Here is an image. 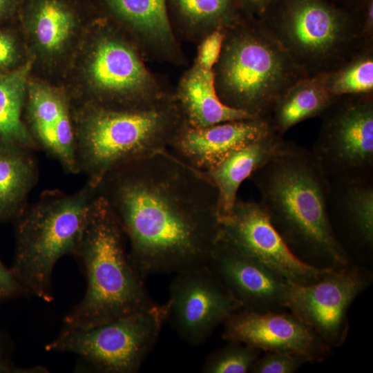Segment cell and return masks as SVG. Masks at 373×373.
I'll list each match as a JSON object with an SVG mask.
<instances>
[{"mask_svg": "<svg viewBox=\"0 0 373 373\" xmlns=\"http://www.w3.org/2000/svg\"><path fill=\"white\" fill-rule=\"evenodd\" d=\"M334 3L350 9V10H356L364 0H330Z\"/></svg>", "mask_w": 373, "mask_h": 373, "instance_id": "8d00e7d4", "label": "cell"}, {"mask_svg": "<svg viewBox=\"0 0 373 373\" xmlns=\"http://www.w3.org/2000/svg\"><path fill=\"white\" fill-rule=\"evenodd\" d=\"M373 46H368L338 69L325 73L327 86L335 97L373 93Z\"/></svg>", "mask_w": 373, "mask_h": 373, "instance_id": "484cf974", "label": "cell"}, {"mask_svg": "<svg viewBox=\"0 0 373 373\" xmlns=\"http://www.w3.org/2000/svg\"><path fill=\"white\" fill-rule=\"evenodd\" d=\"M166 321L191 345L205 342L241 303L208 265L175 274L164 304Z\"/></svg>", "mask_w": 373, "mask_h": 373, "instance_id": "8fae6325", "label": "cell"}, {"mask_svg": "<svg viewBox=\"0 0 373 373\" xmlns=\"http://www.w3.org/2000/svg\"><path fill=\"white\" fill-rule=\"evenodd\" d=\"M23 18L35 45L41 54L54 57L70 44L78 16L68 0H28Z\"/></svg>", "mask_w": 373, "mask_h": 373, "instance_id": "ffe728a7", "label": "cell"}, {"mask_svg": "<svg viewBox=\"0 0 373 373\" xmlns=\"http://www.w3.org/2000/svg\"><path fill=\"white\" fill-rule=\"evenodd\" d=\"M213 72L224 104L264 120L278 97L307 77L260 22L249 17L225 30Z\"/></svg>", "mask_w": 373, "mask_h": 373, "instance_id": "5b68a950", "label": "cell"}, {"mask_svg": "<svg viewBox=\"0 0 373 373\" xmlns=\"http://www.w3.org/2000/svg\"><path fill=\"white\" fill-rule=\"evenodd\" d=\"M271 131L266 121L258 118L228 121L203 127L184 123L168 150L184 164L205 172L232 151Z\"/></svg>", "mask_w": 373, "mask_h": 373, "instance_id": "2e32d148", "label": "cell"}, {"mask_svg": "<svg viewBox=\"0 0 373 373\" xmlns=\"http://www.w3.org/2000/svg\"><path fill=\"white\" fill-rule=\"evenodd\" d=\"M370 271L351 262L330 269L308 285L289 282L285 308L309 327L332 350L348 334V312L356 298L372 283Z\"/></svg>", "mask_w": 373, "mask_h": 373, "instance_id": "30bf717a", "label": "cell"}, {"mask_svg": "<svg viewBox=\"0 0 373 373\" xmlns=\"http://www.w3.org/2000/svg\"><path fill=\"white\" fill-rule=\"evenodd\" d=\"M28 149L0 142V221L14 219L35 180V166Z\"/></svg>", "mask_w": 373, "mask_h": 373, "instance_id": "7402d4cb", "label": "cell"}, {"mask_svg": "<svg viewBox=\"0 0 373 373\" xmlns=\"http://www.w3.org/2000/svg\"><path fill=\"white\" fill-rule=\"evenodd\" d=\"M174 97L185 123L191 126L256 118L224 104L217 93L213 70H205L197 64L183 77Z\"/></svg>", "mask_w": 373, "mask_h": 373, "instance_id": "d6986e66", "label": "cell"}, {"mask_svg": "<svg viewBox=\"0 0 373 373\" xmlns=\"http://www.w3.org/2000/svg\"><path fill=\"white\" fill-rule=\"evenodd\" d=\"M111 10L148 39L169 44L173 35L165 0H106Z\"/></svg>", "mask_w": 373, "mask_h": 373, "instance_id": "cb8c5ba5", "label": "cell"}, {"mask_svg": "<svg viewBox=\"0 0 373 373\" xmlns=\"http://www.w3.org/2000/svg\"><path fill=\"white\" fill-rule=\"evenodd\" d=\"M27 293L15 277L11 269L0 260V303Z\"/></svg>", "mask_w": 373, "mask_h": 373, "instance_id": "1f68e13d", "label": "cell"}, {"mask_svg": "<svg viewBox=\"0 0 373 373\" xmlns=\"http://www.w3.org/2000/svg\"><path fill=\"white\" fill-rule=\"evenodd\" d=\"M19 55V44L14 35L0 30V73L12 66Z\"/></svg>", "mask_w": 373, "mask_h": 373, "instance_id": "4dcf8cb0", "label": "cell"}, {"mask_svg": "<svg viewBox=\"0 0 373 373\" xmlns=\"http://www.w3.org/2000/svg\"><path fill=\"white\" fill-rule=\"evenodd\" d=\"M182 16L193 25L211 31L226 30L248 17L236 0H174Z\"/></svg>", "mask_w": 373, "mask_h": 373, "instance_id": "4316f807", "label": "cell"}, {"mask_svg": "<svg viewBox=\"0 0 373 373\" xmlns=\"http://www.w3.org/2000/svg\"><path fill=\"white\" fill-rule=\"evenodd\" d=\"M86 74L101 104H135L166 95L157 87L137 50L112 34L102 35L94 42Z\"/></svg>", "mask_w": 373, "mask_h": 373, "instance_id": "4fadbf2b", "label": "cell"}, {"mask_svg": "<svg viewBox=\"0 0 373 373\" xmlns=\"http://www.w3.org/2000/svg\"><path fill=\"white\" fill-rule=\"evenodd\" d=\"M31 62L0 74V142L29 149L34 140L21 119Z\"/></svg>", "mask_w": 373, "mask_h": 373, "instance_id": "603a6c76", "label": "cell"}, {"mask_svg": "<svg viewBox=\"0 0 373 373\" xmlns=\"http://www.w3.org/2000/svg\"><path fill=\"white\" fill-rule=\"evenodd\" d=\"M98 189L72 195L47 193L16 218L17 247L11 271L27 293L53 300L52 275L64 256H75L88 223Z\"/></svg>", "mask_w": 373, "mask_h": 373, "instance_id": "52a82bcc", "label": "cell"}, {"mask_svg": "<svg viewBox=\"0 0 373 373\" xmlns=\"http://www.w3.org/2000/svg\"><path fill=\"white\" fill-rule=\"evenodd\" d=\"M303 355L281 352H267L259 356L250 369L251 373H293L307 363Z\"/></svg>", "mask_w": 373, "mask_h": 373, "instance_id": "f1b7e54d", "label": "cell"}, {"mask_svg": "<svg viewBox=\"0 0 373 373\" xmlns=\"http://www.w3.org/2000/svg\"><path fill=\"white\" fill-rule=\"evenodd\" d=\"M223 325L222 339L265 352L298 354L316 362L325 359L332 352L309 327L285 310L254 312L240 309Z\"/></svg>", "mask_w": 373, "mask_h": 373, "instance_id": "5bb4252c", "label": "cell"}, {"mask_svg": "<svg viewBox=\"0 0 373 373\" xmlns=\"http://www.w3.org/2000/svg\"><path fill=\"white\" fill-rule=\"evenodd\" d=\"M249 179L272 225L296 257L323 269L351 262L329 220V179L312 151L287 142Z\"/></svg>", "mask_w": 373, "mask_h": 373, "instance_id": "7a4b0ae2", "label": "cell"}, {"mask_svg": "<svg viewBox=\"0 0 373 373\" xmlns=\"http://www.w3.org/2000/svg\"><path fill=\"white\" fill-rule=\"evenodd\" d=\"M277 0H236L245 14L258 19Z\"/></svg>", "mask_w": 373, "mask_h": 373, "instance_id": "836d02e7", "label": "cell"}, {"mask_svg": "<svg viewBox=\"0 0 373 373\" xmlns=\"http://www.w3.org/2000/svg\"><path fill=\"white\" fill-rule=\"evenodd\" d=\"M224 286L254 312H281L289 281L269 267L218 240L207 263Z\"/></svg>", "mask_w": 373, "mask_h": 373, "instance_id": "9a60e30c", "label": "cell"}, {"mask_svg": "<svg viewBox=\"0 0 373 373\" xmlns=\"http://www.w3.org/2000/svg\"><path fill=\"white\" fill-rule=\"evenodd\" d=\"M219 240L261 262L290 283L308 285L330 269L296 257L272 225L259 202L237 198L231 212L220 219Z\"/></svg>", "mask_w": 373, "mask_h": 373, "instance_id": "7c38bea8", "label": "cell"}, {"mask_svg": "<svg viewBox=\"0 0 373 373\" xmlns=\"http://www.w3.org/2000/svg\"><path fill=\"white\" fill-rule=\"evenodd\" d=\"M117 216L144 278L207 265L219 240L218 191L168 149L124 164L98 188Z\"/></svg>", "mask_w": 373, "mask_h": 373, "instance_id": "6da1fadb", "label": "cell"}, {"mask_svg": "<svg viewBox=\"0 0 373 373\" xmlns=\"http://www.w3.org/2000/svg\"><path fill=\"white\" fill-rule=\"evenodd\" d=\"M307 76L340 68L367 44L358 8L330 0H277L258 19Z\"/></svg>", "mask_w": 373, "mask_h": 373, "instance_id": "8992f818", "label": "cell"}, {"mask_svg": "<svg viewBox=\"0 0 373 373\" xmlns=\"http://www.w3.org/2000/svg\"><path fill=\"white\" fill-rule=\"evenodd\" d=\"M336 97L327 86L325 73L306 77L278 97L265 121L273 131L283 136L296 124L321 116Z\"/></svg>", "mask_w": 373, "mask_h": 373, "instance_id": "44dd1931", "label": "cell"}, {"mask_svg": "<svg viewBox=\"0 0 373 373\" xmlns=\"http://www.w3.org/2000/svg\"><path fill=\"white\" fill-rule=\"evenodd\" d=\"M361 33L367 44H373V0H364L359 6Z\"/></svg>", "mask_w": 373, "mask_h": 373, "instance_id": "d6a6232c", "label": "cell"}, {"mask_svg": "<svg viewBox=\"0 0 373 373\" xmlns=\"http://www.w3.org/2000/svg\"><path fill=\"white\" fill-rule=\"evenodd\" d=\"M287 142L271 130L232 151L215 166L204 172L218 191L220 219L231 212L242 182L277 155Z\"/></svg>", "mask_w": 373, "mask_h": 373, "instance_id": "ac0fdd59", "label": "cell"}, {"mask_svg": "<svg viewBox=\"0 0 373 373\" xmlns=\"http://www.w3.org/2000/svg\"><path fill=\"white\" fill-rule=\"evenodd\" d=\"M185 123L175 97L129 105L98 104L90 108L79 130V166L88 184L98 189L118 167L168 149Z\"/></svg>", "mask_w": 373, "mask_h": 373, "instance_id": "277c9868", "label": "cell"}, {"mask_svg": "<svg viewBox=\"0 0 373 373\" xmlns=\"http://www.w3.org/2000/svg\"><path fill=\"white\" fill-rule=\"evenodd\" d=\"M327 210L332 228L351 245L372 251L373 179L329 180Z\"/></svg>", "mask_w": 373, "mask_h": 373, "instance_id": "e0dca14e", "label": "cell"}, {"mask_svg": "<svg viewBox=\"0 0 373 373\" xmlns=\"http://www.w3.org/2000/svg\"><path fill=\"white\" fill-rule=\"evenodd\" d=\"M28 115L35 137L48 152L55 148V126L67 108L64 99L52 88L34 85L29 90Z\"/></svg>", "mask_w": 373, "mask_h": 373, "instance_id": "d4e9b609", "label": "cell"}, {"mask_svg": "<svg viewBox=\"0 0 373 373\" xmlns=\"http://www.w3.org/2000/svg\"><path fill=\"white\" fill-rule=\"evenodd\" d=\"M225 30L216 29L209 32L201 44L198 53L197 64L201 68L213 70L220 57Z\"/></svg>", "mask_w": 373, "mask_h": 373, "instance_id": "f546056e", "label": "cell"}, {"mask_svg": "<svg viewBox=\"0 0 373 373\" xmlns=\"http://www.w3.org/2000/svg\"><path fill=\"white\" fill-rule=\"evenodd\" d=\"M166 321L164 305L88 327L64 329L45 347L75 354L102 373H135L156 343Z\"/></svg>", "mask_w": 373, "mask_h": 373, "instance_id": "ba28073f", "label": "cell"}, {"mask_svg": "<svg viewBox=\"0 0 373 373\" xmlns=\"http://www.w3.org/2000/svg\"><path fill=\"white\" fill-rule=\"evenodd\" d=\"M23 0H0V21L6 19L21 9Z\"/></svg>", "mask_w": 373, "mask_h": 373, "instance_id": "e575fe53", "label": "cell"}, {"mask_svg": "<svg viewBox=\"0 0 373 373\" xmlns=\"http://www.w3.org/2000/svg\"><path fill=\"white\" fill-rule=\"evenodd\" d=\"M75 256L84 266L87 289L65 316L66 327L88 328L156 305L131 260L122 227L99 192Z\"/></svg>", "mask_w": 373, "mask_h": 373, "instance_id": "3957f363", "label": "cell"}, {"mask_svg": "<svg viewBox=\"0 0 373 373\" xmlns=\"http://www.w3.org/2000/svg\"><path fill=\"white\" fill-rule=\"evenodd\" d=\"M25 368L14 366L5 356L0 348V373L1 372H23Z\"/></svg>", "mask_w": 373, "mask_h": 373, "instance_id": "d590c367", "label": "cell"}, {"mask_svg": "<svg viewBox=\"0 0 373 373\" xmlns=\"http://www.w3.org/2000/svg\"><path fill=\"white\" fill-rule=\"evenodd\" d=\"M321 116L312 152L329 180L373 179V93L338 96Z\"/></svg>", "mask_w": 373, "mask_h": 373, "instance_id": "9c48e42d", "label": "cell"}, {"mask_svg": "<svg viewBox=\"0 0 373 373\" xmlns=\"http://www.w3.org/2000/svg\"><path fill=\"white\" fill-rule=\"evenodd\" d=\"M229 343L211 353L205 360L204 373H246L260 356L261 350L243 343Z\"/></svg>", "mask_w": 373, "mask_h": 373, "instance_id": "83f0119b", "label": "cell"}]
</instances>
